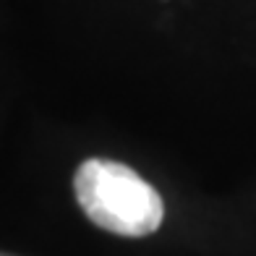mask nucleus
Listing matches in <instances>:
<instances>
[{"label":"nucleus","instance_id":"f257e3e1","mask_svg":"<svg viewBox=\"0 0 256 256\" xmlns=\"http://www.w3.org/2000/svg\"><path fill=\"white\" fill-rule=\"evenodd\" d=\"M74 191L84 214L115 236L142 238L154 232L165 217L162 196L136 170L112 160L81 162Z\"/></svg>","mask_w":256,"mask_h":256},{"label":"nucleus","instance_id":"f03ea898","mask_svg":"<svg viewBox=\"0 0 256 256\" xmlns=\"http://www.w3.org/2000/svg\"><path fill=\"white\" fill-rule=\"evenodd\" d=\"M0 256H8V254H0Z\"/></svg>","mask_w":256,"mask_h":256}]
</instances>
